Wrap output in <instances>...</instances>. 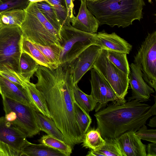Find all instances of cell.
<instances>
[{
	"mask_svg": "<svg viewBox=\"0 0 156 156\" xmlns=\"http://www.w3.org/2000/svg\"><path fill=\"white\" fill-rule=\"evenodd\" d=\"M107 51V57L109 61L117 68L128 75L130 69L127 60V54L112 51Z\"/></svg>",
	"mask_w": 156,
	"mask_h": 156,
	"instance_id": "obj_29",
	"label": "cell"
},
{
	"mask_svg": "<svg viewBox=\"0 0 156 156\" xmlns=\"http://www.w3.org/2000/svg\"><path fill=\"white\" fill-rule=\"evenodd\" d=\"M130 131L115 138L124 156H146V146L135 134Z\"/></svg>",
	"mask_w": 156,
	"mask_h": 156,
	"instance_id": "obj_15",
	"label": "cell"
},
{
	"mask_svg": "<svg viewBox=\"0 0 156 156\" xmlns=\"http://www.w3.org/2000/svg\"><path fill=\"white\" fill-rule=\"evenodd\" d=\"M101 50L100 47L95 45H91L70 63L74 85L77 84L84 75L93 68Z\"/></svg>",
	"mask_w": 156,
	"mask_h": 156,
	"instance_id": "obj_12",
	"label": "cell"
},
{
	"mask_svg": "<svg viewBox=\"0 0 156 156\" xmlns=\"http://www.w3.org/2000/svg\"><path fill=\"white\" fill-rule=\"evenodd\" d=\"M147 156H156V143H152L148 144L146 148Z\"/></svg>",
	"mask_w": 156,
	"mask_h": 156,
	"instance_id": "obj_38",
	"label": "cell"
},
{
	"mask_svg": "<svg viewBox=\"0 0 156 156\" xmlns=\"http://www.w3.org/2000/svg\"><path fill=\"white\" fill-rule=\"evenodd\" d=\"M5 118L21 130L27 137H33L40 131L35 109L32 106L2 97Z\"/></svg>",
	"mask_w": 156,
	"mask_h": 156,
	"instance_id": "obj_7",
	"label": "cell"
},
{
	"mask_svg": "<svg viewBox=\"0 0 156 156\" xmlns=\"http://www.w3.org/2000/svg\"><path fill=\"white\" fill-rule=\"evenodd\" d=\"M82 143L83 147L97 151L105 145V141L98 128H89L84 135Z\"/></svg>",
	"mask_w": 156,
	"mask_h": 156,
	"instance_id": "obj_22",
	"label": "cell"
},
{
	"mask_svg": "<svg viewBox=\"0 0 156 156\" xmlns=\"http://www.w3.org/2000/svg\"><path fill=\"white\" fill-rule=\"evenodd\" d=\"M66 9L67 17L70 23L72 20L75 16L73 14L74 0H65Z\"/></svg>",
	"mask_w": 156,
	"mask_h": 156,
	"instance_id": "obj_37",
	"label": "cell"
},
{
	"mask_svg": "<svg viewBox=\"0 0 156 156\" xmlns=\"http://www.w3.org/2000/svg\"><path fill=\"white\" fill-rule=\"evenodd\" d=\"M35 115L37 125L40 131H43L48 135L64 141L62 134L51 118L36 111H35Z\"/></svg>",
	"mask_w": 156,
	"mask_h": 156,
	"instance_id": "obj_20",
	"label": "cell"
},
{
	"mask_svg": "<svg viewBox=\"0 0 156 156\" xmlns=\"http://www.w3.org/2000/svg\"><path fill=\"white\" fill-rule=\"evenodd\" d=\"M148 125L152 127H156V117L154 116L150 119Z\"/></svg>",
	"mask_w": 156,
	"mask_h": 156,
	"instance_id": "obj_40",
	"label": "cell"
},
{
	"mask_svg": "<svg viewBox=\"0 0 156 156\" xmlns=\"http://www.w3.org/2000/svg\"><path fill=\"white\" fill-rule=\"evenodd\" d=\"M73 91L75 101L86 111L89 113L95 108L97 103L90 94H86L81 90L77 84L74 85Z\"/></svg>",
	"mask_w": 156,
	"mask_h": 156,
	"instance_id": "obj_25",
	"label": "cell"
},
{
	"mask_svg": "<svg viewBox=\"0 0 156 156\" xmlns=\"http://www.w3.org/2000/svg\"><path fill=\"white\" fill-rule=\"evenodd\" d=\"M40 144L56 149L65 156H69L72 152L71 147L63 141L48 135L43 136L38 140Z\"/></svg>",
	"mask_w": 156,
	"mask_h": 156,
	"instance_id": "obj_26",
	"label": "cell"
},
{
	"mask_svg": "<svg viewBox=\"0 0 156 156\" xmlns=\"http://www.w3.org/2000/svg\"><path fill=\"white\" fill-rule=\"evenodd\" d=\"M80 1H84L86 2L87 0H79Z\"/></svg>",
	"mask_w": 156,
	"mask_h": 156,
	"instance_id": "obj_44",
	"label": "cell"
},
{
	"mask_svg": "<svg viewBox=\"0 0 156 156\" xmlns=\"http://www.w3.org/2000/svg\"><path fill=\"white\" fill-rule=\"evenodd\" d=\"M26 135L4 117H0V140L19 151L28 141Z\"/></svg>",
	"mask_w": 156,
	"mask_h": 156,
	"instance_id": "obj_13",
	"label": "cell"
},
{
	"mask_svg": "<svg viewBox=\"0 0 156 156\" xmlns=\"http://www.w3.org/2000/svg\"><path fill=\"white\" fill-rule=\"evenodd\" d=\"M23 37L22 30L18 26L2 24L0 28V73L14 74L22 80L19 63Z\"/></svg>",
	"mask_w": 156,
	"mask_h": 156,
	"instance_id": "obj_5",
	"label": "cell"
},
{
	"mask_svg": "<svg viewBox=\"0 0 156 156\" xmlns=\"http://www.w3.org/2000/svg\"><path fill=\"white\" fill-rule=\"evenodd\" d=\"M0 75L11 82L19 84L24 88L25 87V81L22 80L16 75L12 73L5 72L0 73Z\"/></svg>",
	"mask_w": 156,
	"mask_h": 156,
	"instance_id": "obj_36",
	"label": "cell"
},
{
	"mask_svg": "<svg viewBox=\"0 0 156 156\" xmlns=\"http://www.w3.org/2000/svg\"><path fill=\"white\" fill-rule=\"evenodd\" d=\"M36 3L30 2L24 9L26 16L20 27L23 37L38 44L56 45L61 47L60 32L46 19L37 8Z\"/></svg>",
	"mask_w": 156,
	"mask_h": 156,
	"instance_id": "obj_4",
	"label": "cell"
},
{
	"mask_svg": "<svg viewBox=\"0 0 156 156\" xmlns=\"http://www.w3.org/2000/svg\"><path fill=\"white\" fill-rule=\"evenodd\" d=\"M93 68L96 69L109 83L117 96L124 103L128 93V75L119 70L108 59L107 51L102 49Z\"/></svg>",
	"mask_w": 156,
	"mask_h": 156,
	"instance_id": "obj_8",
	"label": "cell"
},
{
	"mask_svg": "<svg viewBox=\"0 0 156 156\" xmlns=\"http://www.w3.org/2000/svg\"><path fill=\"white\" fill-rule=\"evenodd\" d=\"M20 156H65L56 149L41 144H33L28 141L20 151Z\"/></svg>",
	"mask_w": 156,
	"mask_h": 156,
	"instance_id": "obj_18",
	"label": "cell"
},
{
	"mask_svg": "<svg viewBox=\"0 0 156 156\" xmlns=\"http://www.w3.org/2000/svg\"><path fill=\"white\" fill-rule=\"evenodd\" d=\"M48 3L55 9L61 24L69 25L70 22L67 17L65 0H47Z\"/></svg>",
	"mask_w": 156,
	"mask_h": 156,
	"instance_id": "obj_32",
	"label": "cell"
},
{
	"mask_svg": "<svg viewBox=\"0 0 156 156\" xmlns=\"http://www.w3.org/2000/svg\"><path fill=\"white\" fill-rule=\"evenodd\" d=\"M77 16L71 23L72 26L80 30L90 33H96L99 25L98 20L87 9L86 2L81 1Z\"/></svg>",
	"mask_w": 156,
	"mask_h": 156,
	"instance_id": "obj_17",
	"label": "cell"
},
{
	"mask_svg": "<svg viewBox=\"0 0 156 156\" xmlns=\"http://www.w3.org/2000/svg\"><path fill=\"white\" fill-rule=\"evenodd\" d=\"M130 67L129 83L132 90V96L128 100L136 99L142 102L149 100L150 95L154 91L144 79L140 65L137 62L132 63Z\"/></svg>",
	"mask_w": 156,
	"mask_h": 156,
	"instance_id": "obj_11",
	"label": "cell"
},
{
	"mask_svg": "<svg viewBox=\"0 0 156 156\" xmlns=\"http://www.w3.org/2000/svg\"></svg>",
	"mask_w": 156,
	"mask_h": 156,
	"instance_id": "obj_45",
	"label": "cell"
},
{
	"mask_svg": "<svg viewBox=\"0 0 156 156\" xmlns=\"http://www.w3.org/2000/svg\"><path fill=\"white\" fill-rule=\"evenodd\" d=\"M26 14L24 9H13L0 12V18L2 24L20 27L25 19Z\"/></svg>",
	"mask_w": 156,
	"mask_h": 156,
	"instance_id": "obj_24",
	"label": "cell"
},
{
	"mask_svg": "<svg viewBox=\"0 0 156 156\" xmlns=\"http://www.w3.org/2000/svg\"><path fill=\"white\" fill-rule=\"evenodd\" d=\"M33 43L48 60L54 69L60 65L61 46L56 45L44 46Z\"/></svg>",
	"mask_w": 156,
	"mask_h": 156,
	"instance_id": "obj_27",
	"label": "cell"
},
{
	"mask_svg": "<svg viewBox=\"0 0 156 156\" xmlns=\"http://www.w3.org/2000/svg\"><path fill=\"white\" fill-rule=\"evenodd\" d=\"M30 2L33 3H37L41 2H45L47 3H48V1L47 0H28Z\"/></svg>",
	"mask_w": 156,
	"mask_h": 156,
	"instance_id": "obj_42",
	"label": "cell"
},
{
	"mask_svg": "<svg viewBox=\"0 0 156 156\" xmlns=\"http://www.w3.org/2000/svg\"><path fill=\"white\" fill-rule=\"evenodd\" d=\"M145 82L156 90V31L148 33L134 57Z\"/></svg>",
	"mask_w": 156,
	"mask_h": 156,
	"instance_id": "obj_9",
	"label": "cell"
},
{
	"mask_svg": "<svg viewBox=\"0 0 156 156\" xmlns=\"http://www.w3.org/2000/svg\"><path fill=\"white\" fill-rule=\"evenodd\" d=\"M135 134L141 140L156 143V129H148L145 124L136 131Z\"/></svg>",
	"mask_w": 156,
	"mask_h": 156,
	"instance_id": "obj_34",
	"label": "cell"
},
{
	"mask_svg": "<svg viewBox=\"0 0 156 156\" xmlns=\"http://www.w3.org/2000/svg\"><path fill=\"white\" fill-rule=\"evenodd\" d=\"M20 151L0 140V156H19Z\"/></svg>",
	"mask_w": 156,
	"mask_h": 156,
	"instance_id": "obj_35",
	"label": "cell"
},
{
	"mask_svg": "<svg viewBox=\"0 0 156 156\" xmlns=\"http://www.w3.org/2000/svg\"><path fill=\"white\" fill-rule=\"evenodd\" d=\"M36 4L46 19L56 30L60 32L62 26L53 7L45 2H37Z\"/></svg>",
	"mask_w": 156,
	"mask_h": 156,
	"instance_id": "obj_28",
	"label": "cell"
},
{
	"mask_svg": "<svg viewBox=\"0 0 156 156\" xmlns=\"http://www.w3.org/2000/svg\"><path fill=\"white\" fill-rule=\"evenodd\" d=\"M86 156H104V155L101 153L97 151H94L92 150H90L89 151L87 154L86 155Z\"/></svg>",
	"mask_w": 156,
	"mask_h": 156,
	"instance_id": "obj_39",
	"label": "cell"
},
{
	"mask_svg": "<svg viewBox=\"0 0 156 156\" xmlns=\"http://www.w3.org/2000/svg\"><path fill=\"white\" fill-rule=\"evenodd\" d=\"M96 45L101 49L129 54L132 46L115 32L108 34L104 30L96 33Z\"/></svg>",
	"mask_w": 156,
	"mask_h": 156,
	"instance_id": "obj_14",
	"label": "cell"
},
{
	"mask_svg": "<svg viewBox=\"0 0 156 156\" xmlns=\"http://www.w3.org/2000/svg\"><path fill=\"white\" fill-rule=\"evenodd\" d=\"M36 87L44 99L51 118L72 149L83 135L74 111L72 70L70 63L50 69L39 65L35 73Z\"/></svg>",
	"mask_w": 156,
	"mask_h": 156,
	"instance_id": "obj_1",
	"label": "cell"
},
{
	"mask_svg": "<svg viewBox=\"0 0 156 156\" xmlns=\"http://www.w3.org/2000/svg\"><path fill=\"white\" fill-rule=\"evenodd\" d=\"M0 94L2 97L31 106L35 109L25 87L11 82L0 75Z\"/></svg>",
	"mask_w": 156,
	"mask_h": 156,
	"instance_id": "obj_16",
	"label": "cell"
},
{
	"mask_svg": "<svg viewBox=\"0 0 156 156\" xmlns=\"http://www.w3.org/2000/svg\"><path fill=\"white\" fill-rule=\"evenodd\" d=\"M105 145L97 151L104 156H124L115 138H105Z\"/></svg>",
	"mask_w": 156,
	"mask_h": 156,
	"instance_id": "obj_31",
	"label": "cell"
},
{
	"mask_svg": "<svg viewBox=\"0 0 156 156\" xmlns=\"http://www.w3.org/2000/svg\"><path fill=\"white\" fill-rule=\"evenodd\" d=\"M90 70V95L100 105L96 109V112L101 106L102 107L109 101L117 105L125 103L118 98L109 83L96 69L92 68Z\"/></svg>",
	"mask_w": 156,
	"mask_h": 156,
	"instance_id": "obj_10",
	"label": "cell"
},
{
	"mask_svg": "<svg viewBox=\"0 0 156 156\" xmlns=\"http://www.w3.org/2000/svg\"><path fill=\"white\" fill-rule=\"evenodd\" d=\"M88 9L99 25L125 28L143 18L144 0H94L86 1Z\"/></svg>",
	"mask_w": 156,
	"mask_h": 156,
	"instance_id": "obj_3",
	"label": "cell"
},
{
	"mask_svg": "<svg viewBox=\"0 0 156 156\" xmlns=\"http://www.w3.org/2000/svg\"><path fill=\"white\" fill-rule=\"evenodd\" d=\"M25 87L30 99L36 111L51 118L45 101L35 84L30 81H25Z\"/></svg>",
	"mask_w": 156,
	"mask_h": 156,
	"instance_id": "obj_19",
	"label": "cell"
},
{
	"mask_svg": "<svg viewBox=\"0 0 156 156\" xmlns=\"http://www.w3.org/2000/svg\"><path fill=\"white\" fill-rule=\"evenodd\" d=\"M30 2L28 0H0V13L13 9H25Z\"/></svg>",
	"mask_w": 156,
	"mask_h": 156,
	"instance_id": "obj_33",
	"label": "cell"
},
{
	"mask_svg": "<svg viewBox=\"0 0 156 156\" xmlns=\"http://www.w3.org/2000/svg\"><path fill=\"white\" fill-rule=\"evenodd\" d=\"M74 111L77 122L83 136L90 127L92 119L87 112L75 101L74 103Z\"/></svg>",
	"mask_w": 156,
	"mask_h": 156,
	"instance_id": "obj_30",
	"label": "cell"
},
{
	"mask_svg": "<svg viewBox=\"0 0 156 156\" xmlns=\"http://www.w3.org/2000/svg\"><path fill=\"white\" fill-rule=\"evenodd\" d=\"M39 66L38 63L31 56L26 53L22 52L19 63L21 79L24 81H30Z\"/></svg>",
	"mask_w": 156,
	"mask_h": 156,
	"instance_id": "obj_21",
	"label": "cell"
},
{
	"mask_svg": "<svg viewBox=\"0 0 156 156\" xmlns=\"http://www.w3.org/2000/svg\"><path fill=\"white\" fill-rule=\"evenodd\" d=\"M96 34L80 30L71 25H62L60 31V65L70 63L88 47L95 45Z\"/></svg>",
	"mask_w": 156,
	"mask_h": 156,
	"instance_id": "obj_6",
	"label": "cell"
},
{
	"mask_svg": "<svg viewBox=\"0 0 156 156\" xmlns=\"http://www.w3.org/2000/svg\"><path fill=\"white\" fill-rule=\"evenodd\" d=\"M154 104L150 108V110H151L152 113V115H156V97L155 96L154 97Z\"/></svg>",
	"mask_w": 156,
	"mask_h": 156,
	"instance_id": "obj_41",
	"label": "cell"
},
{
	"mask_svg": "<svg viewBox=\"0 0 156 156\" xmlns=\"http://www.w3.org/2000/svg\"><path fill=\"white\" fill-rule=\"evenodd\" d=\"M22 50V52L26 53L30 55L39 65L50 69H54L48 60L34 44L23 37Z\"/></svg>",
	"mask_w": 156,
	"mask_h": 156,
	"instance_id": "obj_23",
	"label": "cell"
},
{
	"mask_svg": "<svg viewBox=\"0 0 156 156\" xmlns=\"http://www.w3.org/2000/svg\"><path fill=\"white\" fill-rule=\"evenodd\" d=\"M149 105L137 99L117 105L112 103L94 114L102 137L115 138L127 131H136L152 115Z\"/></svg>",
	"mask_w": 156,
	"mask_h": 156,
	"instance_id": "obj_2",
	"label": "cell"
},
{
	"mask_svg": "<svg viewBox=\"0 0 156 156\" xmlns=\"http://www.w3.org/2000/svg\"><path fill=\"white\" fill-rule=\"evenodd\" d=\"M2 22L1 21V19L0 18V28L1 27L2 25Z\"/></svg>",
	"mask_w": 156,
	"mask_h": 156,
	"instance_id": "obj_43",
	"label": "cell"
}]
</instances>
